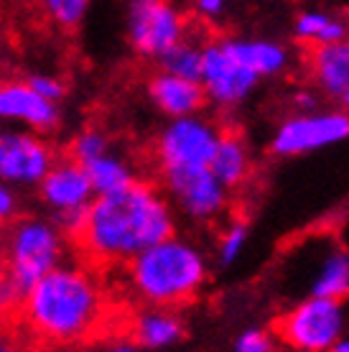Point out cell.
<instances>
[{"label": "cell", "instance_id": "6da1fadb", "mask_svg": "<svg viewBox=\"0 0 349 352\" xmlns=\"http://www.w3.org/2000/svg\"><path fill=\"white\" fill-rule=\"evenodd\" d=\"M115 317L102 286L87 271L52 268L16 307L0 314V332L31 347H82L113 335Z\"/></svg>", "mask_w": 349, "mask_h": 352}, {"label": "cell", "instance_id": "7a4b0ae2", "mask_svg": "<svg viewBox=\"0 0 349 352\" xmlns=\"http://www.w3.org/2000/svg\"><path fill=\"white\" fill-rule=\"evenodd\" d=\"M64 235L89 268H105L128 263L140 250L174 235V214L153 186L135 179L100 194Z\"/></svg>", "mask_w": 349, "mask_h": 352}, {"label": "cell", "instance_id": "3957f363", "mask_svg": "<svg viewBox=\"0 0 349 352\" xmlns=\"http://www.w3.org/2000/svg\"><path fill=\"white\" fill-rule=\"evenodd\" d=\"M210 278V265L199 248L174 235L158 240L128 261V281L148 307L176 309L196 299Z\"/></svg>", "mask_w": 349, "mask_h": 352}, {"label": "cell", "instance_id": "277c9868", "mask_svg": "<svg viewBox=\"0 0 349 352\" xmlns=\"http://www.w3.org/2000/svg\"><path fill=\"white\" fill-rule=\"evenodd\" d=\"M61 256L59 232L38 220H10L0 240V314L26 296L44 273L56 268Z\"/></svg>", "mask_w": 349, "mask_h": 352}, {"label": "cell", "instance_id": "5b68a950", "mask_svg": "<svg viewBox=\"0 0 349 352\" xmlns=\"http://www.w3.org/2000/svg\"><path fill=\"white\" fill-rule=\"evenodd\" d=\"M349 309L344 299L308 296L291 307L275 322V337L291 350L324 352L334 350L341 335H347Z\"/></svg>", "mask_w": 349, "mask_h": 352}, {"label": "cell", "instance_id": "8992f818", "mask_svg": "<svg viewBox=\"0 0 349 352\" xmlns=\"http://www.w3.org/2000/svg\"><path fill=\"white\" fill-rule=\"evenodd\" d=\"M219 133L222 128L204 118H196V115L176 118L174 123L161 133L156 146L161 174L207 168L219 143Z\"/></svg>", "mask_w": 349, "mask_h": 352}, {"label": "cell", "instance_id": "52a82bcc", "mask_svg": "<svg viewBox=\"0 0 349 352\" xmlns=\"http://www.w3.org/2000/svg\"><path fill=\"white\" fill-rule=\"evenodd\" d=\"M349 138L347 110H324V113H301L280 125L271 141L273 156H304L311 151L329 148Z\"/></svg>", "mask_w": 349, "mask_h": 352}, {"label": "cell", "instance_id": "ba28073f", "mask_svg": "<svg viewBox=\"0 0 349 352\" xmlns=\"http://www.w3.org/2000/svg\"><path fill=\"white\" fill-rule=\"evenodd\" d=\"M128 36L140 56H161L186 36V18L168 0H133Z\"/></svg>", "mask_w": 349, "mask_h": 352}, {"label": "cell", "instance_id": "9c48e42d", "mask_svg": "<svg viewBox=\"0 0 349 352\" xmlns=\"http://www.w3.org/2000/svg\"><path fill=\"white\" fill-rule=\"evenodd\" d=\"M260 77L240 64L232 54L225 49L222 41L204 44L201 56V77L199 85L204 87L207 97L222 107H235L245 102L250 92L258 87Z\"/></svg>", "mask_w": 349, "mask_h": 352}, {"label": "cell", "instance_id": "30bf717a", "mask_svg": "<svg viewBox=\"0 0 349 352\" xmlns=\"http://www.w3.org/2000/svg\"><path fill=\"white\" fill-rule=\"evenodd\" d=\"M166 182L168 192L174 194L192 220L210 222L219 217L229 199V189L217 176L212 174V168H189V171H171V174H161Z\"/></svg>", "mask_w": 349, "mask_h": 352}, {"label": "cell", "instance_id": "8fae6325", "mask_svg": "<svg viewBox=\"0 0 349 352\" xmlns=\"http://www.w3.org/2000/svg\"><path fill=\"white\" fill-rule=\"evenodd\" d=\"M56 161L49 143L28 133H0V179L41 182Z\"/></svg>", "mask_w": 349, "mask_h": 352}, {"label": "cell", "instance_id": "7c38bea8", "mask_svg": "<svg viewBox=\"0 0 349 352\" xmlns=\"http://www.w3.org/2000/svg\"><path fill=\"white\" fill-rule=\"evenodd\" d=\"M0 118L23 120L36 131H54L59 125L52 100L38 95L28 82L16 80H0Z\"/></svg>", "mask_w": 349, "mask_h": 352}, {"label": "cell", "instance_id": "4fadbf2b", "mask_svg": "<svg viewBox=\"0 0 349 352\" xmlns=\"http://www.w3.org/2000/svg\"><path fill=\"white\" fill-rule=\"evenodd\" d=\"M41 194L56 210H71V207L87 204L89 194H92V184H89L85 166L71 161L69 156H64L61 161H54L52 168L44 174Z\"/></svg>", "mask_w": 349, "mask_h": 352}, {"label": "cell", "instance_id": "5bb4252c", "mask_svg": "<svg viewBox=\"0 0 349 352\" xmlns=\"http://www.w3.org/2000/svg\"><path fill=\"white\" fill-rule=\"evenodd\" d=\"M308 72L316 87L332 97H341L349 89V36L332 44L308 46Z\"/></svg>", "mask_w": 349, "mask_h": 352}, {"label": "cell", "instance_id": "9a60e30c", "mask_svg": "<svg viewBox=\"0 0 349 352\" xmlns=\"http://www.w3.org/2000/svg\"><path fill=\"white\" fill-rule=\"evenodd\" d=\"M148 95L166 115H196L207 102V92L196 80H186L171 72H161L148 82Z\"/></svg>", "mask_w": 349, "mask_h": 352}, {"label": "cell", "instance_id": "2e32d148", "mask_svg": "<svg viewBox=\"0 0 349 352\" xmlns=\"http://www.w3.org/2000/svg\"><path fill=\"white\" fill-rule=\"evenodd\" d=\"M183 335L181 317L166 307H150L125 327V337L133 340V347H168L181 342Z\"/></svg>", "mask_w": 349, "mask_h": 352}, {"label": "cell", "instance_id": "e0dca14e", "mask_svg": "<svg viewBox=\"0 0 349 352\" xmlns=\"http://www.w3.org/2000/svg\"><path fill=\"white\" fill-rule=\"evenodd\" d=\"M212 174L217 176L222 184L232 189L240 186L250 179V168H253V159H250V151L247 143L240 133L235 131H222L219 133V143L214 148V156L210 161Z\"/></svg>", "mask_w": 349, "mask_h": 352}, {"label": "cell", "instance_id": "ac0fdd59", "mask_svg": "<svg viewBox=\"0 0 349 352\" xmlns=\"http://www.w3.org/2000/svg\"><path fill=\"white\" fill-rule=\"evenodd\" d=\"M222 44L237 62L245 64L258 77H275L289 67V52L286 46L265 38H222Z\"/></svg>", "mask_w": 349, "mask_h": 352}, {"label": "cell", "instance_id": "d6986e66", "mask_svg": "<svg viewBox=\"0 0 349 352\" xmlns=\"http://www.w3.org/2000/svg\"><path fill=\"white\" fill-rule=\"evenodd\" d=\"M311 296L349 301V250L332 248L322 258L319 268L311 276Z\"/></svg>", "mask_w": 349, "mask_h": 352}, {"label": "cell", "instance_id": "ffe728a7", "mask_svg": "<svg viewBox=\"0 0 349 352\" xmlns=\"http://www.w3.org/2000/svg\"><path fill=\"white\" fill-rule=\"evenodd\" d=\"M293 34H296L298 41H304V44H308V46L332 44V41L347 38L349 23L337 21V18H332L329 13L308 10V13H301V16L296 18Z\"/></svg>", "mask_w": 349, "mask_h": 352}, {"label": "cell", "instance_id": "44dd1931", "mask_svg": "<svg viewBox=\"0 0 349 352\" xmlns=\"http://www.w3.org/2000/svg\"><path fill=\"white\" fill-rule=\"evenodd\" d=\"M85 171L89 176V184H92V192L97 194H107V192H115V189H122V186H128L131 182H135V176L133 171L122 161L113 159V156H97V159L87 161V164H82Z\"/></svg>", "mask_w": 349, "mask_h": 352}, {"label": "cell", "instance_id": "7402d4cb", "mask_svg": "<svg viewBox=\"0 0 349 352\" xmlns=\"http://www.w3.org/2000/svg\"><path fill=\"white\" fill-rule=\"evenodd\" d=\"M201 56H204V44L189 41V38L183 36L179 44H174L166 54L158 56V62H161V69L164 72H171V74H179V77L199 82Z\"/></svg>", "mask_w": 349, "mask_h": 352}, {"label": "cell", "instance_id": "603a6c76", "mask_svg": "<svg viewBox=\"0 0 349 352\" xmlns=\"http://www.w3.org/2000/svg\"><path fill=\"white\" fill-rule=\"evenodd\" d=\"M247 235H250V228H247V220H235L229 222L227 230L222 232V238H219V263L222 265H229L235 263L240 253L245 250V243H247Z\"/></svg>", "mask_w": 349, "mask_h": 352}, {"label": "cell", "instance_id": "cb8c5ba5", "mask_svg": "<svg viewBox=\"0 0 349 352\" xmlns=\"http://www.w3.org/2000/svg\"><path fill=\"white\" fill-rule=\"evenodd\" d=\"M44 13L61 28H77L85 18L89 0H41Z\"/></svg>", "mask_w": 349, "mask_h": 352}, {"label": "cell", "instance_id": "d4e9b609", "mask_svg": "<svg viewBox=\"0 0 349 352\" xmlns=\"http://www.w3.org/2000/svg\"><path fill=\"white\" fill-rule=\"evenodd\" d=\"M102 153H107V138L97 131H87L77 135L69 148H67V156L71 161H77V164H87V161L97 159Z\"/></svg>", "mask_w": 349, "mask_h": 352}, {"label": "cell", "instance_id": "484cf974", "mask_svg": "<svg viewBox=\"0 0 349 352\" xmlns=\"http://www.w3.org/2000/svg\"><path fill=\"white\" fill-rule=\"evenodd\" d=\"M235 350L240 352H271L275 350V340L265 329H247L237 337Z\"/></svg>", "mask_w": 349, "mask_h": 352}, {"label": "cell", "instance_id": "4316f807", "mask_svg": "<svg viewBox=\"0 0 349 352\" xmlns=\"http://www.w3.org/2000/svg\"><path fill=\"white\" fill-rule=\"evenodd\" d=\"M26 82L38 92V95H44L46 100H59V97L64 95L61 82L52 80V77H31V80H26Z\"/></svg>", "mask_w": 349, "mask_h": 352}, {"label": "cell", "instance_id": "83f0119b", "mask_svg": "<svg viewBox=\"0 0 349 352\" xmlns=\"http://www.w3.org/2000/svg\"><path fill=\"white\" fill-rule=\"evenodd\" d=\"M13 214H16V199H13V194L8 189L0 186V225L13 220Z\"/></svg>", "mask_w": 349, "mask_h": 352}, {"label": "cell", "instance_id": "f1b7e54d", "mask_svg": "<svg viewBox=\"0 0 349 352\" xmlns=\"http://www.w3.org/2000/svg\"><path fill=\"white\" fill-rule=\"evenodd\" d=\"M196 10H199V16L217 18L225 10V0H196Z\"/></svg>", "mask_w": 349, "mask_h": 352}, {"label": "cell", "instance_id": "f546056e", "mask_svg": "<svg viewBox=\"0 0 349 352\" xmlns=\"http://www.w3.org/2000/svg\"><path fill=\"white\" fill-rule=\"evenodd\" d=\"M334 350H337V352H349V335H341L339 342L334 344Z\"/></svg>", "mask_w": 349, "mask_h": 352}, {"label": "cell", "instance_id": "4dcf8cb0", "mask_svg": "<svg viewBox=\"0 0 349 352\" xmlns=\"http://www.w3.org/2000/svg\"><path fill=\"white\" fill-rule=\"evenodd\" d=\"M341 102H344V110L349 113V89L344 92V95H341Z\"/></svg>", "mask_w": 349, "mask_h": 352}, {"label": "cell", "instance_id": "1f68e13d", "mask_svg": "<svg viewBox=\"0 0 349 352\" xmlns=\"http://www.w3.org/2000/svg\"><path fill=\"white\" fill-rule=\"evenodd\" d=\"M0 347H3V344H0Z\"/></svg>", "mask_w": 349, "mask_h": 352}]
</instances>
